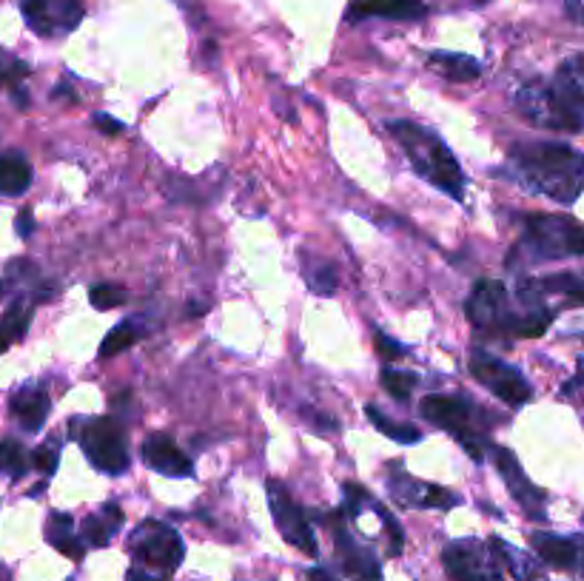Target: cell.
<instances>
[{
	"mask_svg": "<svg viewBox=\"0 0 584 581\" xmlns=\"http://www.w3.org/2000/svg\"><path fill=\"white\" fill-rule=\"evenodd\" d=\"M510 177L533 194L573 206L584 191V154L567 143H519L510 149Z\"/></svg>",
	"mask_w": 584,
	"mask_h": 581,
	"instance_id": "obj_1",
	"label": "cell"
},
{
	"mask_svg": "<svg viewBox=\"0 0 584 581\" xmlns=\"http://www.w3.org/2000/svg\"><path fill=\"white\" fill-rule=\"evenodd\" d=\"M519 114L539 129L582 132L584 129V83L565 63L547 86H525L516 97Z\"/></svg>",
	"mask_w": 584,
	"mask_h": 581,
	"instance_id": "obj_2",
	"label": "cell"
},
{
	"mask_svg": "<svg viewBox=\"0 0 584 581\" xmlns=\"http://www.w3.org/2000/svg\"><path fill=\"white\" fill-rule=\"evenodd\" d=\"M388 132L394 134V140L405 149L408 160L414 171L434 183L439 191L451 194L453 200H462L465 194V174L459 169L453 151L445 146V140L439 134L428 132L416 123H408V120H394L388 123Z\"/></svg>",
	"mask_w": 584,
	"mask_h": 581,
	"instance_id": "obj_3",
	"label": "cell"
},
{
	"mask_svg": "<svg viewBox=\"0 0 584 581\" xmlns=\"http://www.w3.org/2000/svg\"><path fill=\"white\" fill-rule=\"evenodd\" d=\"M525 248H530L539 260L582 257L584 225L570 220V217L530 214L528 223H525Z\"/></svg>",
	"mask_w": 584,
	"mask_h": 581,
	"instance_id": "obj_4",
	"label": "cell"
},
{
	"mask_svg": "<svg viewBox=\"0 0 584 581\" xmlns=\"http://www.w3.org/2000/svg\"><path fill=\"white\" fill-rule=\"evenodd\" d=\"M77 439H80L83 453L89 456V462H92L97 470L112 473V476H120L123 470L129 468L126 433H123V428H120L114 419H106V416L89 419V422L80 428Z\"/></svg>",
	"mask_w": 584,
	"mask_h": 581,
	"instance_id": "obj_5",
	"label": "cell"
},
{
	"mask_svg": "<svg viewBox=\"0 0 584 581\" xmlns=\"http://www.w3.org/2000/svg\"><path fill=\"white\" fill-rule=\"evenodd\" d=\"M132 556L140 564H149V567H160L163 576L174 573L183 556H186V547L183 539L171 530V527L160 525V522H143L132 533Z\"/></svg>",
	"mask_w": 584,
	"mask_h": 581,
	"instance_id": "obj_6",
	"label": "cell"
},
{
	"mask_svg": "<svg viewBox=\"0 0 584 581\" xmlns=\"http://www.w3.org/2000/svg\"><path fill=\"white\" fill-rule=\"evenodd\" d=\"M20 12L35 35L60 38L80 26L83 0H20Z\"/></svg>",
	"mask_w": 584,
	"mask_h": 581,
	"instance_id": "obj_7",
	"label": "cell"
},
{
	"mask_svg": "<svg viewBox=\"0 0 584 581\" xmlns=\"http://www.w3.org/2000/svg\"><path fill=\"white\" fill-rule=\"evenodd\" d=\"M471 374L476 376V382H482L488 388L490 394L499 396L502 402H508L513 408L525 405L533 396L522 371H516L508 362L490 357V354H482V351H476L471 357Z\"/></svg>",
	"mask_w": 584,
	"mask_h": 581,
	"instance_id": "obj_8",
	"label": "cell"
},
{
	"mask_svg": "<svg viewBox=\"0 0 584 581\" xmlns=\"http://www.w3.org/2000/svg\"><path fill=\"white\" fill-rule=\"evenodd\" d=\"M268 507H271V516L280 527L285 542L300 547L305 556H317V542H314V533L305 522V513L291 499V493L285 490L283 482H277V479L268 482Z\"/></svg>",
	"mask_w": 584,
	"mask_h": 581,
	"instance_id": "obj_9",
	"label": "cell"
},
{
	"mask_svg": "<svg viewBox=\"0 0 584 581\" xmlns=\"http://www.w3.org/2000/svg\"><path fill=\"white\" fill-rule=\"evenodd\" d=\"M468 319L482 331H508L513 325V314L508 308V291L496 280H479L468 297Z\"/></svg>",
	"mask_w": 584,
	"mask_h": 581,
	"instance_id": "obj_10",
	"label": "cell"
},
{
	"mask_svg": "<svg viewBox=\"0 0 584 581\" xmlns=\"http://www.w3.org/2000/svg\"><path fill=\"white\" fill-rule=\"evenodd\" d=\"M493 459H496V470L502 473V479H505V485H508L510 496L528 510V516H533V519H545V493L536 488L528 476H525V470L519 465V459H516L508 448H496Z\"/></svg>",
	"mask_w": 584,
	"mask_h": 581,
	"instance_id": "obj_11",
	"label": "cell"
},
{
	"mask_svg": "<svg viewBox=\"0 0 584 581\" xmlns=\"http://www.w3.org/2000/svg\"><path fill=\"white\" fill-rule=\"evenodd\" d=\"M419 411H422L425 419H431L434 425H439L442 431L453 433L459 442L471 436L468 431H473L471 428L473 408L465 402V399H459V396H445V394L425 396V399H422V405H419Z\"/></svg>",
	"mask_w": 584,
	"mask_h": 581,
	"instance_id": "obj_12",
	"label": "cell"
},
{
	"mask_svg": "<svg viewBox=\"0 0 584 581\" xmlns=\"http://www.w3.org/2000/svg\"><path fill=\"white\" fill-rule=\"evenodd\" d=\"M388 488L394 493L396 502L411 507H436V510H451V507L459 505V496L451 493V490L439 488V485H425L408 473H394Z\"/></svg>",
	"mask_w": 584,
	"mask_h": 581,
	"instance_id": "obj_13",
	"label": "cell"
},
{
	"mask_svg": "<svg viewBox=\"0 0 584 581\" xmlns=\"http://www.w3.org/2000/svg\"><path fill=\"white\" fill-rule=\"evenodd\" d=\"M442 564L445 573L453 581H493L496 570L488 567V556L482 547H476L473 542H456L445 547L442 553Z\"/></svg>",
	"mask_w": 584,
	"mask_h": 581,
	"instance_id": "obj_14",
	"label": "cell"
},
{
	"mask_svg": "<svg viewBox=\"0 0 584 581\" xmlns=\"http://www.w3.org/2000/svg\"><path fill=\"white\" fill-rule=\"evenodd\" d=\"M140 456H143V462L151 470H157L163 476H171V479H189L191 473H194L189 456L177 448L166 433L149 436L143 442V448H140Z\"/></svg>",
	"mask_w": 584,
	"mask_h": 581,
	"instance_id": "obj_15",
	"label": "cell"
},
{
	"mask_svg": "<svg viewBox=\"0 0 584 581\" xmlns=\"http://www.w3.org/2000/svg\"><path fill=\"white\" fill-rule=\"evenodd\" d=\"M425 12H428V6L422 0H354L348 9V20H419L425 18Z\"/></svg>",
	"mask_w": 584,
	"mask_h": 581,
	"instance_id": "obj_16",
	"label": "cell"
},
{
	"mask_svg": "<svg viewBox=\"0 0 584 581\" xmlns=\"http://www.w3.org/2000/svg\"><path fill=\"white\" fill-rule=\"evenodd\" d=\"M545 294H559L576 305H584V274H556L519 285V297L525 302H539Z\"/></svg>",
	"mask_w": 584,
	"mask_h": 581,
	"instance_id": "obj_17",
	"label": "cell"
},
{
	"mask_svg": "<svg viewBox=\"0 0 584 581\" xmlns=\"http://www.w3.org/2000/svg\"><path fill=\"white\" fill-rule=\"evenodd\" d=\"M533 547L536 553L545 559L550 567L559 570H576L582 562V539H565V536H553V533H533Z\"/></svg>",
	"mask_w": 584,
	"mask_h": 581,
	"instance_id": "obj_18",
	"label": "cell"
},
{
	"mask_svg": "<svg viewBox=\"0 0 584 581\" xmlns=\"http://www.w3.org/2000/svg\"><path fill=\"white\" fill-rule=\"evenodd\" d=\"M12 413L18 416L23 431L38 433L43 428V422L49 419V396L43 394L40 388H23V391L12 396Z\"/></svg>",
	"mask_w": 584,
	"mask_h": 581,
	"instance_id": "obj_19",
	"label": "cell"
},
{
	"mask_svg": "<svg viewBox=\"0 0 584 581\" xmlns=\"http://www.w3.org/2000/svg\"><path fill=\"white\" fill-rule=\"evenodd\" d=\"M428 66L442 77L453 80V83H473L476 77L482 75V66H479L476 57L456 55V52H434L428 57Z\"/></svg>",
	"mask_w": 584,
	"mask_h": 581,
	"instance_id": "obj_20",
	"label": "cell"
},
{
	"mask_svg": "<svg viewBox=\"0 0 584 581\" xmlns=\"http://www.w3.org/2000/svg\"><path fill=\"white\" fill-rule=\"evenodd\" d=\"M32 186V166L20 154H0V194L18 197Z\"/></svg>",
	"mask_w": 584,
	"mask_h": 581,
	"instance_id": "obj_21",
	"label": "cell"
},
{
	"mask_svg": "<svg viewBox=\"0 0 584 581\" xmlns=\"http://www.w3.org/2000/svg\"><path fill=\"white\" fill-rule=\"evenodd\" d=\"M337 547H342V553H345V570H348V573H354L357 579L379 581V564L368 550H359V547H354L345 533L337 536Z\"/></svg>",
	"mask_w": 584,
	"mask_h": 581,
	"instance_id": "obj_22",
	"label": "cell"
},
{
	"mask_svg": "<svg viewBox=\"0 0 584 581\" xmlns=\"http://www.w3.org/2000/svg\"><path fill=\"white\" fill-rule=\"evenodd\" d=\"M143 337V328L132 322V319H126V322H120V325H114L112 331L106 334V339L100 342V359H109L117 357V354H123L126 348H132L137 339Z\"/></svg>",
	"mask_w": 584,
	"mask_h": 581,
	"instance_id": "obj_23",
	"label": "cell"
},
{
	"mask_svg": "<svg viewBox=\"0 0 584 581\" xmlns=\"http://www.w3.org/2000/svg\"><path fill=\"white\" fill-rule=\"evenodd\" d=\"M368 419L377 425L379 433H385L388 439H394V442H402V445H414V442H419L422 439V433L416 431L411 422H394L391 416H385L382 411H377L374 405H368Z\"/></svg>",
	"mask_w": 584,
	"mask_h": 581,
	"instance_id": "obj_24",
	"label": "cell"
},
{
	"mask_svg": "<svg viewBox=\"0 0 584 581\" xmlns=\"http://www.w3.org/2000/svg\"><path fill=\"white\" fill-rule=\"evenodd\" d=\"M550 322H553V311H547V308H536L533 314H525V317L513 319V325H510V334L513 337H525V339H536V337H545V331L550 328Z\"/></svg>",
	"mask_w": 584,
	"mask_h": 581,
	"instance_id": "obj_25",
	"label": "cell"
},
{
	"mask_svg": "<svg viewBox=\"0 0 584 581\" xmlns=\"http://www.w3.org/2000/svg\"><path fill=\"white\" fill-rule=\"evenodd\" d=\"M305 277L314 294L320 297H331L337 291V271L331 263H311L305 268Z\"/></svg>",
	"mask_w": 584,
	"mask_h": 581,
	"instance_id": "obj_26",
	"label": "cell"
},
{
	"mask_svg": "<svg viewBox=\"0 0 584 581\" xmlns=\"http://www.w3.org/2000/svg\"><path fill=\"white\" fill-rule=\"evenodd\" d=\"M0 473H6L12 479H18V476L26 473V453L12 439L0 442Z\"/></svg>",
	"mask_w": 584,
	"mask_h": 581,
	"instance_id": "obj_27",
	"label": "cell"
},
{
	"mask_svg": "<svg viewBox=\"0 0 584 581\" xmlns=\"http://www.w3.org/2000/svg\"><path fill=\"white\" fill-rule=\"evenodd\" d=\"M414 385L416 376L408 374V371H394V368L382 371V388L394 396V399H399V402H405L408 396L414 394Z\"/></svg>",
	"mask_w": 584,
	"mask_h": 581,
	"instance_id": "obj_28",
	"label": "cell"
},
{
	"mask_svg": "<svg viewBox=\"0 0 584 581\" xmlns=\"http://www.w3.org/2000/svg\"><path fill=\"white\" fill-rule=\"evenodd\" d=\"M89 302L95 305L97 311H112V308H120L126 302V291H123V285L103 282V285H95L89 291Z\"/></svg>",
	"mask_w": 584,
	"mask_h": 581,
	"instance_id": "obj_29",
	"label": "cell"
},
{
	"mask_svg": "<svg viewBox=\"0 0 584 581\" xmlns=\"http://www.w3.org/2000/svg\"><path fill=\"white\" fill-rule=\"evenodd\" d=\"M114 527L103 519V516H89L83 522V542L92 544V547H106L112 539Z\"/></svg>",
	"mask_w": 584,
	"mask_h": 581,
	"instance_id": "obj_30",
	"label": "cell"
},
{
	"mask_svg": "<svg viewBox=\"0 0 584 581\" xmlns=\"http://www.w3.org/2000/svg\"><path fill=\"white\" fill-rule=\"evenodd\" d=\"M57 462H60L57 442H46V445H40V448L32 453V465H35L40 473H55Z\"/></svg>",
	"mask_w": 584,
	"mask_h": 581,
	"instance_id": "obj_31",
	"label": "cell"
},
{
	"mask_svg": "<svg viewBox=\"0 0 584 581\" xmlns=\"http://www.w3.org/2000/svg\"><path fill=\"white\" fill-rule=\"evenodd\" d=\"M374 345H377L379 357L385 359V362H394V359L405 357V345H399L391 337H385L382 331H377V337H374Z\"/></svg>",
	"mask_w": 584,
	"mask_h": 581,
	"instance_id": "obj_32",
	"label": "cell"
},
{
	"mask_svg": "<svg viewBox=\"0 0 584 581\" xmlns=\"http://www.w3.org/2000/svg\"><path fill=\"white\" fill-rule=\"evenodd\" d=\"M72 536V516L66 513H52V522H49V542L55 544L60 539Z\"/></svg>",
	"mask_w": 584,
	"mask_h": 581,
	"instance_id": "obj_33",
	"label": "cell"
},
{
	"mask_svg": "<svg viewBox=\"0 0 584 581\" xmlns=\"http://www.w3.org/2000/svg\"><path fill=\"white\" fill-rule=\"evenodd\" d=\"M345 496H348V513H351V516H357L359 507L368 502V496H371V493H368L365 488H359V485H354V482H345Z\"/></svg>",
	"mask_w": 584,
	"mask_h": 581,
	"instance_id": "obj_34",
	"label": "cell"
},
{
	"mask_svg": "<svg viewBox=\"0 0 584 581\" xmlns=\"http://www.w3.org/2000/svg\"><path fill=\"white\" fill-rule=\"evenodd\" d=\"M377 513H379V519L385 522V527H388V533H391V553H399L402 550V530H399V525H396V519L385 510V507H377Z\"/></svg>",
	"mask_w": 584,
	"mask_h": 581,
	"instance_id": "obj_35",
	"label": "cell"
},
{
	"mask_svg": "<svg viewBox=\"0 0 584 581\" xmlns=\"http://www.w3.org/2000/svg\"><path fill=\"white\" fill-rule=\"evenodd\" d=\"M55 547L63 553V556H69V559H83V542L80 539H75V536H66V539H60V542H55Z\"/></svg>",
	"mask_w": 584,
	"mask_h": 581,
	"instance_id": "obj_36",
	"label": "cell"
},
{
	"mask_svg": "<svg viewBox=\"0 0 584 581\" xmlns=\"http://www.w3.org/2000/svg\"><path fill=\"white\" fill-rule=\"evenodd\" d=\"M95 126L103 134H120V132H123V123H120V120H114V117H109V114H97Z\"/></svg>",
	"mask_w": 584,
	"mask_h": 581,
	"instance_id": "obj_37",
	"label": "cell"
},
{
	"mask_svg": "<svg viewBox=\"0 0 584 581\" xmlns=\"http://www.w3.org/2000/svg\"><path fill=\"white\" fill-rule=\"evenodd\" d=\"M180 6H183V12L189 15L191 23H200V20H206V12L200 9V3L197 0H177Z\"/></svg>",
	"mask_w": 584,
	"mask_h": 581,
	"instance_id": "obj_38",
	"label": "cell"
},
{
	"mask_svg": "<svg viewBox=\"0 0 584 581\" xmlns=\"http://www.w3.org/2000/svg\"><path fill=\"white\" fill-rule=\"evenodd\" d=\"M35 231V217H32V211H20L18 214V234L20 237H29Z\"/></svg>",
	"mask_w": 584,
	"mask_h": 581,
	"instance_id": "obj_39",
	"label": "cell"
},
{
	"mask_svg": "<svg viewBox=\"0 0 584 581\" xmlns=\"http://www.w3.org/2000/svg\"><path fill=\"white\" fill-rule=\"evenodd\" d=\"M565 9L570 20H576V23L584 26V0H565Z\"/></svg>",
	"mask_w": 584,
	"mask_h": 581,
	"instance_id": "obj_40",
	"label": "cell"
},
{
	"mask_svg": "<svg viewBox=\"0 0 584 581\" xmlns=\"http://www.w3.org/2000/svg\"><path fill=\"white\" fill-rule=\"evenodd\" d=\"M103 519H106V522H109L114 530H117V527L123 525V510H120L117 505H106L103 507Z\"/></svg>",
	"mask_w": 584,
	"mask_h": 581,
	"instance_id": "obj_41",
	"label": "cell"
},
{
	"mask_svg": "<svg viewBox=\"0 0 584 581\" xmlns=\"http://www.w3.org/2000/svg\"><path fill=\"white\" fill-rule=\"evenodd\" d=\"M126 581H163V579H157V576H149L143 567H132L129 570V576H126Z\"/></svg>",
	"mask_w": 584,
	"mask_h": 581,
	"instance_id": "obj_42",
	"label": "cell"
},
{
	"mask_svg": "<svg viewBox=\"0 0 584 581\" xmlns=\"http://www.w3.org/2000/svg\"><path fill=\"white\" fill-rule=\"evenodd\" d=\"M12 342H15V337H12V334H9V328L0 322V354H3V351H9V345H12Z\"/></svg>",
	"mask_w": 584,
	"mask_h": 581,
	"instance_id": "obj_43",
	"label": "cell"
},
{
	"mask_svg": "<svg viewBox=\"0 0 584 581\" xmlns=\"http://www.w3.org/2000/svg\"><path fill=\"white\" fill-rule=\"evenodd\" d=\"M308 579L311 581H340V579H334L328 570H311V573H308Z\"/></svg>",
	"mask_w": 584,
	"mask_h": 581,
	"instance_id": "obj_44",
	"label": "cell"
},
{
	"mask_svg": "<svg viewBox=\"0 0 584 581\" xmlns=\"http://www.w3.org/2000/svg\"><path fill=\"white\" fill-rule=\"evenodd\" d=\"M471 3H485V0H471Z\"/></svg>",
	"mask_w": 584,
	"mask_h": 581,
	"instance_id": "obj_45",
	"label": "cell"
},
{
	"mask_svg": "<svg viewBox=\"0 0 584 581\" xmlns=\"http://www.w3.org/2000/svg\"><path fill=\"white\" fill-rule=\"evenodd\" d=\"M0 294H3V282H0Z\"/></svg>",
	"mask_w": 584,
	"mask_h": 581,
	"instance_id": "obj_46",
	"label": "cell"
}]
</instances>
